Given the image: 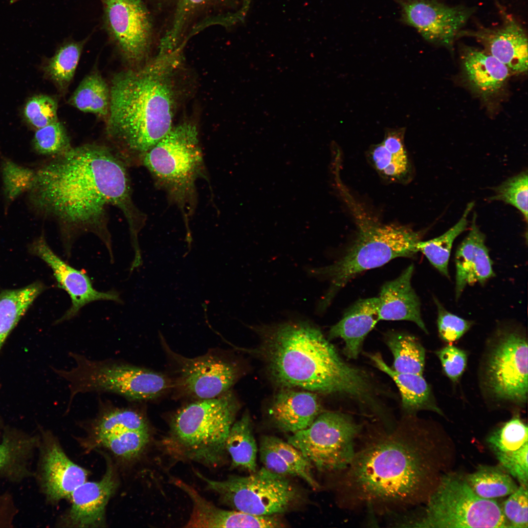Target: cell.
Listing matches in <instances>:
<instances>
[{"mask_svg":"<svg viewBox=\"0 0 528 528\" xmlns=\"http://www.w3.org/2000/svg\"><path fill=\"white\" fill-rule=\"evenodd\" d=\"M28 192L35 209L58 223L68 258L75 239L91 233L104 243L113 262L108 226L110 206L122 212L131 239H137L138 211L132 198L126 164L108 147L85 144L53 157L35 171Z\"/></svg>","mask_w":528,"mask_h":528,"instance_id":"obj_1","label":"cell"},{"mask_svg":"<svg viewBox=\"0 0 528 528\" xmlns=\"http://www.w3.org/2000/svg\"><path fill=\"white\" fill-rule=\"evenodd\" d=\"M410 419L361 432L352 461L336 474L344 508L393 515L421 501L430 477L429 445Z\"/></svg>","mask_w":528,"mask_h":528,"instance_id":"obj_2","label":"cell"},{"mask_svg":"<svg viewBox=\"0 0 528 528\" xmlns=\"http://www.w3.org/2000/svg\"><path fill=\"white\" fill-rule=\"evenodd\" d=\"M253 329L261 338L253 352L278 386L337 395L364 414L379 408L382 392L372 376L346 362L315 325L297 320Z\"/></svg>","mask_w":528,"mask_h":528,"instance_id":"obj_3","label":"cell"},{"mask_svg":"<svg viewBox=\"0 0 528 528\" xmlns=\"http://www.w3.org/2000/svg\"><path fill=\"white\" fill-rule=\"evenodd\" d=\"M182 49L159 46L148 63L112 80L107 131L117 147L114 153L126 164L133 156H143L173 128L174 78Z\"/></svg>","mask_w":528,"mask_h":528,"instance_id":"obj_4","label":"cell"},{"mask_svg":"<svg viewBox=\"0 0 528 528\" xmlns=\"http://www.w3.org/2000/svg\"><path fill=\"white\" fill-rule=\"evenodd\" d=\"M239 408L230 391L187 404L171 419L162 442L165 450L179 459L219 465L227 453L226 439Z\"/></svg>","mask_w":528,"mask_h":528,"instance_id":"obj_5","label":"cell"},{"mask_svg":"<svg viewBox=\"0 0 528 528\" xmlns=\"http://www.w3.org/2000/svg\"><path fill=\"white\" fill-rule=\"evenodd\" d=\"M420 241V233L406 226L372 221L360 224L352 242L335 262L308 270L310 276L330 282L328 290L318 304L317 311L324 312L337 292L362 272L398 257L414 256L418 252L417 244Z\"/></svg>","mask_w":528,"mask_h":528,"instance_id":"obj_6","label":"cell"},{"mask_svg":"<svg viewBox=\"0 0 528 528\" xmlns=\"http://www.w3.org/2000/svg\"><path fill=\"white\" fill-rule=\"evenodd\" d=\"M69 356L75 362L74 367L56 371L67 382V411L79 394L109 392L129 400L144 401L159 396L170 387V380L162 374L125 362L94 360L72 352Z\"/></svg>","mask_w":528,"mask_h":528,"instance_id":"obj_7","label":"cell"},{"mask_svg":"<svg viewBox=\"0 0 528 528\" xmlns=\"http://www.w3.org/2000/svg\"><path fill=\"white\" fill-rule=\"evenodd\" d=\"M400 527L430 528H508L501 506L479 497L465 478L444 476L428 498L422 515L402 522Z\"/></svg>","mask_w":528,"mask_h":528,"instance_id":"obj_8","label":"cell"},{"mask_svg":"<svg viewBox=\"0 0 528 528\" xmlns=\"http://www.w3.org/2000/svg\"><path fill=\"white\" fill-rule=\"evenodd\" d=\"M206 488L216 493L225 505L258 516H278L296 508L304 501L301 490L286 477L263 466L245 476L215 481L195 471Z\"/></svg>","mask_w":528,"mask_h":528,"instance_id":"obj_9","label":"cell"},{"mask_svg":"<svg viewBox=\"0 0 528 528\" xmlns=\"http://www.w3.org/2000/svg\"><path fill=\"white\" fill-rule=\"evenodd\" d=\"M363 430L351 415L323 411L307 428L292 434L287 442L300 451L313 468L337 474L350 464Z\"/></svg>","mask_w":528,"mask_h":528,"instance_id":"obj_10","label":"cell"},{"mask_svg":"<svg viewBox=\"0 0 528 528\" xmlns=\"http://www.w3.org/2000/svg\"><path fill=\"white\" fill-rule=\"evenodd\" d=\"M142 158L145 166L166 186L177 191L188 189L202 161L196 126L185 122L173 127Z\"/></svg>","mask_w":528,"mask_h":528,"instance_id":"obj_11","label":"cell"},{"mask_svg":"<svg viewBox=\"0 0 528 528\" xmlns=\"http://www.w3.org/2000/svg\"><path fill=\"white\" fill-rule=\"evenodd\" d=\"M497 340L488 356L486 383L497 399L521 404L528 398V341L512 329L497 333Z\"/></svg>","mask_w":528,"mask_h":528,"instance_id":"obj_12","label":"cell"},{"mask_svg":"<svg viewBox=\"0 0 528 528\" xmlns=\"http://www.w3.org/2000/svg\"><path fill=\"white\" fill-rule=\"evenodd\" d=\"M104 25L122 56L131 63L142 60L150 48L152 24L143 0H100Z\"/></svg>","mask_w":528,"mask_h":528,"instance_id":"obj_13","label":"cell"},{"mask_svg":"<svg viewBox=\"0 0 528 528\" xmlns=\"http://www.w3.org/2000/svg\"><path fill=\"white\" fill-rule=\"evenodd\" d=\"M401 8L400 21L417 29L426 41L451 48L473 8L449 6L436 0H394Z\"/></svg>","mask_w":528,"mask_h":528,"instance_id":"obj_14","label":"cell"},{"mask_svg":"<svg viewBox=\"0 0 528 528\" xmlns=\"http://www.w3.org/2000/svg\"><path fill=\"white\" fill-rule=\"evenodd\" d=\"M177 363L176 385L184 395L198 399L229 391L238 379V367L214 353L187 358L171 352Z\"/></svg>","mask_w":528,"mask_h":528,"instance_id":"obj_15","label":"cell"},{"mask_svg":"<svg viewBox=\"0 0 528 528\" xmlns=\"http://www.w3.org/2000/svg\"><path fill=\"white\" fill-rule=\"evenodd\" d=\"M32 253L44 261L53 272L58 287L64 290L71 300V306L56 321L61 323L78 315L86 305L98 301H111L121 304L120 294L115 290L103 292L94 288L88 275L76 269L58 256L42 235L31 244Z\"/></svg>","mask_w":528,"mask_h":528,"instance_id":"obj_16","label":"cell"},{"mask_svg":"<svg viewBox=\"0 0 528 528\" xmlns=\"http://www.w3.org/2000/svg\"><path fill=\"white\" fill-rule=\"evenodd\" d=\"M41 450L39 479L47 500L70 498L73 491L87 481V471L73 462L51 436L43 439Z\"/></svg>","mask_w":528,"mask_h":528,"instance_id":"obj_17","label":"cell"},{"mask_svg":"<svg viewBox=\"0 0 528 528\" xmlns=\"http://www.w3.org/2000/svg\"><path fill=\"white\" fill-rule=\"evenodd\" d=\"M117 487L115 471L109 462L100 480L86 481L73 491L70 497L71 505L63 524L69 527H102L106 506Z\"/></svg>","mask_w":528,"mask_h":528,"instance_id":"obj_18","label":"cell"},{"mask_svg":"<svg viewBox=\"0 0 528 528\" xmlns=\"http://www.w3.org/2000/svg\"><path fill=\"white\" fill-rule=\"evenodd\" d=\"M465 35L477 39L484 50L504 64L511 73L527 72V35L524 28L512 18H506L500 27L461 31L459 36Z\"/></svg>","mask_w":528,"mask_h":528,"instance_id":"obj_19","label":"cell"},{"mask_svg":"<svg viewBox=\"0 0 528 528\" xmlns=\"http://www.w3.org/2000/svg\"><path fill=\"white\" fill-rule=\"evenodd\" d=\"M472 218L470 231L459 246L455 254V297L458 300L465 287L476 283L484 284L495 275L492 262L485 243V235Z\"/></svg>","mask_w":528,"mask_h":528,"instance_id":"obj_20","label":"cell"},{"mask_svg":"<svg viewBox=\"0 0 528 528\" xmlns=\"http://www.w3.org/2000/svg\"><path fill=\"white\" fill-rule=\"evenodd\" d=\"M170 481L185 492L192 502L191 514L185 528H268L271 526V519L268 516L220 508L183 481L172 477Z\"/></svg>","mask_w":528,"mask_h":528,"instance_id":"obj_21","label":"cell"},{"mask_svg":"<svg viewBox=\"0 0 528 528\" xmlns=\"http://www.w3.org/2000/svg\"><path fill=\"white\" fill-rule=\"evenodd\" d=\"M461 60L466 83L484 100L500 93L511 73L504 64L484 50L473 47L462 48Z\"/></svg>","mask_w":528,"mask_h":528,"instance_id":"obj_22","label":"cell"},{"mask_svg":"<svg viewBox=\"0 0 528 528\" xmlns=\"http://www.w3.org/2000/svg\"><path fill=\"white\" fill-rule=\"evenodd\" d=\"M414 269L413 264L410 265L397 278L383 285L378 297L379 321H411L427 333L420 302L411 284Z\"/></svg>","mask_w":528,"mask_h":528,"instance_id":"obj_23","label":"cell"},{"mask_svg":"<svg viewBox=\"0 0 528 528\" xmlns=\"http://www.w3.org/2000/svg\"><path fill=\"white\" fill-rule=\"evenodd\" d=\"M315 393L284 388L274 397L269 409L274 426L291 434L308 427L322 412Z\"/></svg>","mask_w":528,"mask_h":528,"instance_id":"obj_24","label":"cell"},{"mask_svg":"<svg viewBox=\"0 0 528 528\" xmlns=\"http://www.w3.org/2000/svg\"><path fill=\"white\" fill-rule=\"evenodd\" d=\"M378 308V297L359 299L330 330L329 338H340L344 340V353L349 358L358 356L365 338L379 321Z\"/></svg>","mask_w":528,"mask_h":528,"instance_id":"obj_25","label":"cell"},{"mask_svg":"<svg viewBox=\"0 0 528 528\" xmlns=\"http://www.w3.org/2000/svg\"><path fill=\"white\" fill-rule=\"evenodd\" d=\"M259 451L261 462L267 470L285 477H298L313 489L320 488L313 475L311 464L287 441L275 436H263Z\"/></svg>","mask_w":528,"mask_h":528,"instance_id":"obj_26","label":"cell"},{"mask_svg":"<svg viewBox=\"0 0 528 528\" xmlns=\"http://www.w3.org/2000/svg\"><path fill=\"white\" fill-rule=\"evenodd\" d=\"M368 356L376 368L388 375L396 384L400 394L402 408L406 415L412 416L422 410L442 414L434 402L430 388L422 375L394 370L386 363L379 353L369 354Z\"/></svg>","mask_w":528,"mask_h":528,"instance_id":"obj_27","label":"cell"},{"mask_svg":"<svg viewBox=\"0 0 528 528\" xmlns=\"http://www.w3.org/2000/svg\"><path fill=\"white\" fill-rule=\"evenodd\" d=\"M91 428L95 439L130 431H149L146 418L138 411L103 402Z\"/></svg>","mask_w":528,"mask_h":528,"instance_id":"obj_28","label":"cell"},{"mask_svg":"<svg viewBox=\"0 0 528 528\" xmlns=\"http://www.w3.org/2000/svg\"><path fill=\"white\" fill-rule=\"evenodd\" d=\"M40 282L0 293V349L35 300L45 289Z\"/></svg>","mask_w":528,"mask_h":528,"instance_id":"obj_29","label":"cell"},{"mask_svg":"<svg viewBox=\"0 0 528 528\" xmlns=\"http://www.w3.org/2000/svg\"><path fill=\"white\" fill-rule=\"evenodd\" d=\"M37 443L36 438L4 436L0 443V476L19 481L30 473L29 462Z\"/></svg>","mask_w":528,"mask_h":528,"instance_id":"obj_30","label":"cell"},{"mask_svg":"<svg viewBox=\"0 0 528 528\" xmlns=\"http://www.w3.org/2000/svg\"><path fill=\"white\" fill-rule=\"evenodd\" d=\"M233 467H240L251 473L257 470L258 447L250 416L245 412L232 424L225 443Z\"/></svg>","mask_w":528,"mask_h":528,"instance_id":"obj_31","label":"cell"},{"mask_svg":"<svg viewBox=\"0 0 528 528\" xmlns=\"http://www.w3.org/2000/svg\"><path fill=\"white\" fill-rule=\"evenodd\" d=\"M385 341L393 355L394 370L422 375L425 350L416 337L407 332L391 331L387 333Z\"/></svg>","mask_w":528,"mask_h":528,"instance_id":"obj_32","label":"cell"},{"mask_svg":"<svg viewBox=\"0 0 528 528\" xmlns=\"http://www.w3.org/2000/svg\"><path fill=\"white\" fill-rule=\"evenodd\" d=\"M110 91L101 75L94 71L87 75L70 97L68 103L78 110L103 117L109 114Z\"/></svg>","mask_w":528,"mask_h":528,"instance_id":"obj_33","label":"cell"},{"mask_svg":"<svg viewBox=\"0 0 528 528\" xmlns=\"http://www.w3.org/2000/svg\"><path fill=\"white\" fill-rule=\"evenodd\" d=\"M464 478L473 492L485 499L509 495L518 487L510 475L500 465H480Z\"/></svg>","mask_w":528,"mask_h":528,"instance_id":"obj_34","label":"cell"},{"mask_svg":"<svg viewBox=\"0 0 528 528\" xmlns=\"http://www.w3.org/2000/svg\"><path fill=\"white\" fill-rule=\"evenodd\" d=\"M474 203H469L460 220L441 235L417 244L418 251L422 253L431 264L442 275L449 278L448 263L453 242L467 228V217Z\"/></svg>","mask_w":528,"mask_h":528,"instance_id":"obj_35","label":"cell"},{"mask_svg":"<svg viewBox=\"0 0 528 528\" xmlns=\"http://www.w3.org/2000/svg\"><path fill=\"white\" fill-rule=\"evenodd\" d=\"M84 41H68L61 45L48 60L44 70L58 89L66 91L78 64Z\"/></svg>","mask_w":528,"mask_h":528,"instance_id":"obj_36","label":"cell"},{"mask_svg":"<svg viewBox=\"0 0 528 528\" xmlns=\"http://www.w3.org/2000/svg\"><path fill=\"white\" fill-rule=\"evenodd\" d=\"M149 431H126L95 439L99 446L116 457L132 460L140 455L149 441Z\"/></svg>","mask_w":528,"mask_h":528,"instance_id":"obj_37","label":"cell"},{"mask_svg":"<svg viewBox=\"0 0 528 528\" xmlns=\"http://www.w3.org/2000/svg\"><path fill=\"white\" fill-rule=\"evenodd\" d=\"M486 441L495 455L517 450L528 442L527 425L515 417L493 431Z\"/></svg>","mask_w":528,"mask_h":528,"instance_id":"obj_38","label":"cell"},{"mask_svg":"<svg viewBox=\"0 0 528 528\" xmlns=\"http://www.w3.org/2000/svg\"><path fill=\"white\" fill-rule=\"evenodd\" d=\"M1 172L4 198L11 202L31 188L35 177V171L20 165L12 160L3 158Z\"/></svg>","mask_w":528,"mask_h":528,"instance_id":"obj_39","label":"cell"},{"mask_svg":"<svg viewBox=\"0 0 528 528\" xmlns=\"http://www.w3.org/2000/svg\"><path fill=\"white\" fill-rule=\"evenodd\" d=\"M32 144L38 154L53 157L64 154L72 147L65 126L58 120L37 129Z\"/></svg>","mask_w":528,"mask_h":528,"instance_id":"obj_40","label":"cell"},{"mask_svg":"<svg viewBox=\"0 0 528 528\" xmlns=\"http://www.w3.org/2000/svg\"><path fill=\"white\" fill-rule=\"evenodd\" d=\"M528 173L524 171L510 177L496 187L491 200H500L516 208L528 220Z\"/></svg>","mask_w":528,"mask_h":528,"instance_id":"obj_41","label":"cell"},{"mask_svg":"<svg viewBox=\"0 0 528 528\" xmlns=\"http://www.w3.org/2000/svg\"><path fill=\"white\" fill-rule=\"evenodd\" d=\"M222 0H178V6L171 28L166 35L174 40L181 39L190 23L205 10H210Z\"/></svg>","mask_w":528,"mask_h":528,"instance_id":"obj_42","label":"cell"},{"mask_svg":"<svg viewBox=\"0 0 528 528\" xmlns=\"http://www.w3.org/2000/svg\"><path fill=\"white\" fill-rule=\"evenodd\" d=\"M58 103L51 96L37 95L29 98L23 108L25 120L38 129L54 123L57 119Z\"/></svg>","mask_w":528,"mask_h":528,"instance_id":"obj_43","label":"cell"},{"mask_svg":"<svg viewBox=\"0 0 528 528\" xmlns=\"http://www.w3.org/2000/svg\"><path fill=\"white\" fill-rule=\"evenodd\" d=\"M370 153L376 170L384 176L399 178L409 169L408 158L397 157L390 152L383 143L372 146Z\"/></svg>","mask_w":528,"mask_h":528,"instance_id":"obj_44","label":"cell"},{"mask_svg":"<svg viewBox=\"0 0 528 528\" xmlns=\"http://www.w3.org/2000/svg\"><path fill=\"white\" fill-rule=\"evenodd\" d=\"M528 486L520 485L501 507L508 528L528 527Z\"/></svg>","mask_w":528,"mask_h":528,"instance_id":"obj_45","label":"cell"},{"mask_svg":"<svg viewBox=\"0 0 528 528\" xmlns=\"http://www.w3.org/2000/svg\"><path fill=\"white\" fill-rule=\"evenodd\" d=\"M437 310V325L439 335L443 341L451 343L459 339L473 324L448 310L437 299H435Z\"/></svg>","mask_w":528,"mask_h":528,"instance_id":"obj_46","label":"cell"},{"mask_svg":"<svg viewBox=\"0 0 528 528\" xmlns=\"http://www.w3.org/2000/svg\"><path fill=\"white\" fill-rule=\"evenodd\" d=\"M528 442L519 449L507 453L495 454L500 465L517 479L520 485L528 486Z\"/></svg>","mask_w":528,"mask_h":528,"instance_id":"obj_47","label":"cell"},{"mask_svg":"<svg viewBox=\"0 0 528 528\" xmlns=\"http://www.w3.org/2000/svg\"><path fill=\"white\" fill-rule=\"evenodd\" d=\"M436 353L445 374L453 382L457 381L466 366L467 359L465 352L448 345L437 351Z\"/></svg>","mask_w":528,"mask_h":528,"instance_id":"obj_48","label":"cell"},{"mask_svg":"<svg viewBox=\"0 0 528 528\" xmlns=\"http://www.w3.org/2000/svg\"><path fill=\"white\" fill-rule=\"evenodd\" d=\"M405 132V128L387 129L382 142L390 152L402 158H408L404 144Z\"/></svg>","mask_w":528,"mask_h":528,"instance_id":"obj_49","label":"cell"}]
</instances>
